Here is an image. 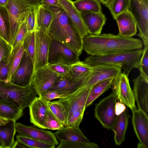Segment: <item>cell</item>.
Returning a JSON list of instances; mask_svg holds the SVG:
<instances>
[{
  "label": "cell",
  "instance_id": "f6af8a7d",
  "mask_svg": "<svg viewBox=\"0 0 148 148\" xmlns=\"http://www.w3.org/2000/svg\"><path fill=\"white\" fill-rule=\"evenodd\" d=\"M35 15L33 10L28 13L26 18V26L28 33L34 31Z\"/></svg>",
  "mask_w": 148,
  "mask_h": 148
},
{
  "label": "cell",
  "instance_id": "8fae6325",
  "mask_svg": "<svg viewBox=\"0 0 148 148\" xmlns=\"http://www.w3.org/2000/svg\"><path fill=\"white\" fill-rule=\"evenodd\" d=\"M34 72L33 62L29 56L24 51L19 64L9 80L16 85L26 86L31 84Z\"/></svg>",
  "mask_w": 148,
  "mask_h": 148
},
{
  "label": "cell",
  "instance_id": "7402d4cb",
  "mask_svg": "<svg viewBox=\"0 0 148 148\" xmlns=\"http://www.w3.org/2000/svg\"><path fill=\"white\" fill-rule=\"evenodd\" d=\"M88 77L76 81L59 76L53 85L48 90L68 92L72 94L82 87Z\"/></svg>",
  "mask_w": 148,
  "mask_h": 148
},
{
  "label": "cell",
  "instance_id": "60d3db41",
  "mask_svg": "<svg viewBox=\"0 0 148 148\" xmlns=\"http://www.w3.org/2000/svg\"><path fill=\"white\" fill-rule=\"evenodd\" d=\"M144 46L138 69L140 73L148 78V44Z\"/></svg>",
  "mask_w": 148,
  "mask_h": 148
},
{
  "label": "cell",
  "instance_id": "603a6c76",
  "mask_svg": "<svg viewBox=\"0 0 148 148\" xmlns=\"http://www.w3.org/2000/svg\"><path fill=\"white\" fill-rule=\"evenodd\" d=\"M129 119L128 110L127 109L116 116L112 130L114 132V140L116 145H120L125 140Z\"/></svg>",
  "mask_w": 148,
  "mask_h": 148
},
{
  "label": "cell",
  "instance_id": "9a60e30c",
  "mask_svg": "<svg viewBox=\"0 0 148 148\" xmlns=\"http://www.w3.org/2000/svg\"><path fill=\"white\" fill-rule=\"evenodd\" d=\"M132 122L135 134L139 140L138 148H148V115L137 108L132 111Z\"/></svg>",
  "mask_w": 148,
  "mask_h": 148
},
{
  "label": "cell",
  "instance_id": "2e32d148",
  "mask_svg": "<svg viewBox=\"0 0 148 148\" xmlns=\"http://www.w3.org/2000/svg\"><path fill=\"white\" fill-rule=\"evenodd\" d=\"M132 81L133 91L138 109L148 115V78L140 73Z\"/></svg>",
  "mask_w": 148,
  "mask_h": 148
},
{
  "label": "cell",
  "instance_id": "1f68e13d",
  "mask_svg": "<svg viewBox=\"0 0 148 148\" xmlns=\"http://www.w3.org/2000/svg\"><path fill=\"white\" fill-rule=\"evenodd\" d=\"M130 3V0H111L105 5L115 19L118 15L128 10Z\"/></svg>",
  "mask_w": 148,
  "mask_h": 148
},
{
  "label": "cell",
  "instance_id": "e575fe53",
  "mask_svg": "<svg viewBox=\"0 0 148 148\" xmlns=\"http://www.w3.org/2000/svg\"><path fill=\"white\" fill-rule=\"evenodd\" d=\"M24 50L31 58L33 64L35 49V31L28 33L22 42Z\"/></svg>",
  "mask_w": 148,
  "mask_h": 148
},
{
  "label": "cell",
  "instance_id": "d4e9b609",
  "mask_svg": "<svg viewBox=\"0 0 148 148\" xmlns=\"http://www.w3.org/2000/svg\"><path fill=\"white\" fill-rule=\"evenodd\" d=\"M23 115V110L15 104L0 100V116L16 122Z\"/></svg>",
  "mask_w": 148,
  "mask_h": 148
},
{
  "label": "cell",
  "instance_id": "f546056e",
  "mask_svg": "<svg viewBox=\"0 0 148 148\" xmlns=\"http://www.w3.org/2000/svg\"><path fill=\"white\" fill-rule=\"evenodd\" d=\"M22 42L19 43L14 48H13L10 53L8 62L9 71L8 80H9L21 60L24 51Z\"/></svg>",
  "mask_w": 148,
  "mask_h": 148
},
{
  "label": "cell",
  "instance_id": "44dd1931",
  "mask_svg": "<svg viewBox=\"0 0 148 148\" xmlns=\"http://www.w3.org/2000/svg\"><path fill=\"white\" fill-rule=\"evenodd\" d=\"M54 134L60 142H90L79 127L64 126Z\"/></svg>",
  "mask_w": 148,
  "mask_h": 148
},
{
  "label": "cell",
  "instance_id": "f5cc1de1",
  "mask_svg": "<svg viewBox=\"0 0 148 148\" xmlns=\"http://www.w3.org/2000/svg\"><path fill=\"white\" fill-rule=\"evenodd\" d=\"M103 4L105 5L108 4L111 0H98Z\"/></svg>",
  "mask_w": 148,
  "mask_h": 148
},
{
  "label": "cell",
  "instance_id": "4fadbf2b",
  "mask_svg": "<svg viewBox=\"0 0 148 148\" xmlns=\"http://www.w3.org/2000/svg\"><path fill=\"white\" fill-rule=\"evenodd\" d=\"M93 86L82 88L68 96L58 100L64 109L67 121L74 111L86 108L85 104Z\"/></svg>",
  "mask_w": 148,
  "mask_h": 148
},
{
  "label": "cell",
  "instance_id": "3957f363",
  "mask_svg": "<svg viewBox=\"0 0 148 148\" xmlns=\"http://www.w3.org/2000/svg\"><path fill=\"white\" fill-rule=\"evenodd\" d=\"M143 51L141 49L106 56L91 55L83 62L92 66L103 64L116 65L123 69L128 76L132 69L138 68Z\"/></svg>",
  "mask_w": 148,
  "mask_h": 148
},
{
  "label": "cell",
  "instance_id": "4316f807",
  "mask_svg": "<svg viewBox=\"0 0 148 148\" xmlns=\"http://www.w3.org/2000/svg\"><path fill=\"white\" fill-rule=\"evenodd\" d=\"M92 69V66L80 61L71 65L70 79L74 81L80 80L88 76Z\"/></svg>",
  "mask_w": 148,
  "mask_h": 148
},
{
  "label": "cell",
  "instance_id": "83f0119b",
  "mask_svg": "<svg viewBox=\"0 0 148 148\" xmlns=\"http://www.w3.org/2000/svg\"><path fill=\"white\" fill-rule=\"evenodd\" d=\"M113 78L99 82L93 86L87 99L85 105L86 108L91 105L101 95L111 88V82Z\"/></svg>",
  "mask_w": 148,
  "mask_h": 148
},
{
  "label": "cell",
  "instance_id": "816d5d0a",
  "mask_svg": "<svg viewBox=\"0 0 148 148\" xmlns=\"http://www.w3.org/2000/svg\"><path fill=\"white\" fill-rule=\"evenodd\" d=\"M9 0H0V6H5Z\"/></svg>",
  "mask_w": 148,
  "mask_h": 148
},
{
  "label": "cell",
  "instance_id": "d6986e66",
  "mask_svg": "<svg viewBox=\"0 0 148 148\" xmlns=\"http://www.w3.org/2000/svg\"><path fill=\"white\" fill-rule=\"evenodd\" d=\"M80 14L89 34L94 35L101 33L107 20L102 12L86 11Z\"/></svg>",
  "mask_w": 148,
  "mask_h": 148
},
{
  "label": "cell",
  "instance_id": "d6a6232c",
  "mask_svg": "<svg viewBox=\"0 0 148 148\" xmlns=\"http://www.w3.org/2000/svg\"><path fill=\"white\" fill-rule=\"evenodd\" d=\"M48 108L53 115L64 125L66 123L64 109L58 100L49 101L47 102Z\"/></svg>",
  "mask_w": 148,
  "mask_h": 148
},
{
  "label": "cell",
  "instance_id": "52a82bcc",
  "mask_svg": "<svg viewBox=\"0 0 148 148\" xmlns=\"http://www.w3.org/2000/svg\"><path fill=\"white\" fill-rule=\"evenodd\" d=\"M117 98L113 92L95 104L94 116L105 128L112 130L116 117L115 106Z\"/></svg>",
  "mask_w": 148,
  "mask_h": 148
},
{
  "label": "cell",
  "instance_id": "f1b7e54d",
  "mask_svg": "<svg viewBox=\"0 0 148 148\" xmlns=\"http://www.w3.org/2000/svg\"><path fill=\"white\" fill-rule=\"evenodd\" d=\"M0 38L10 44V23L5 6H0Z\"/></svg>",
  "mask_w": 148,
  "mask_h": 148
},
{
  "label": "cell",
  "instance_id": "484cf974",
  "mask_svg": "<svg viewBox=\"0 0 148 148\" xmlns=\"http://www.w3.org/2000/svg\"><path fill=\"white\" fill-rule=\"evenodd\" d=\"M16 122L9 120L5 124L0 125V136L3 144V148H12L14 143L16 134Z\"/></svg>",
  "mask_w": 148,
  "mask_h": 148
},
{
  "label": "cell",
  "instance_id": "8992f818",
  "mask_svg": "<svg viewBox=\"0 0 148 148\" xmlns=\"http://www.w3.org/2000/svg\"><path fill=\"white\" fill-rule=\"evenodd\" d=\"M139 30L137 35L144 46L148 44V0H130L128 10Z\"/></svg>",
  "mask_w": 148,
  "mask_h": 148
},
{
  "label": "cell",
  "instance_id": "d590c367",
  "mask_svg": "<svg viewBox=\"0 0 148 148\" xmlns=\"http://www.w3.org/2000/svg\"><path fill=\"white\" fill-rule=\"evenodd\" d=\"M94 142H60L56 148H98Z\"/></svg>",
  "mask_w": 148,
  "mask_h": 148
},
{
  "label": "cell",
  "instance_id": "30bf717a",
  "mask_svg": "<svg viewBox=\"0 0 148 148\" xmlns=\"http://www.w3.org/2000/svg\"><path fill=\"white\" fill-rule=\"evenodd\" d=\"M34 31V72L48 64V59L51 40V36L47 29H40Z\"/></svg>",
  "mask_w": 148,
  "mask_h": 148
},
{
  "label": "cell",
  "instance_id": "ab89813d",
  "mask_svg": "<svg viewBox=\"0 0 148 148\" xmlns=\"http://www.w3.org/2000/svg\"><path fill=\"white\" fill-rule=\"evenodd\" d=\"M85 108H81L73 112L67 121L65 127H79L82 121Z\"/></svg>",
  "mask_w": 148,
  "mask_h": 148
},
{
  "label": "cell",
  "instance_id": "f907efd6",
  "mask_svg": "<svg viewBox=\"0 0 148 148\" xmlns=\"http://www.w3.org/2000/svg\"><path fill=\"white\" fill-rule=\"evenodd\" d=\"M8 121V119L0 116V125L5 124Z\"/></svg>",
  "mask_w": 148,
  "mask_h": 148
},
{
  "label": "cell",
  "instance_id": "c3c4849f",
  "mask_svg": "<svg viewBox=\"0 0 148 148\" xmlns=\"http://www.w3.org/2000/svg\"><path fill=\"white\" fill-rule=\"evenodd\" d=\"M28 4L35 7L40 5L42 0H20Z\"/></svg>",
  "mask_w": 148,
  "mask_h": 148
},
{
  "label": "cell",
  "instance_id": "cb8c5ba5",
  "mask_svg": "<svg viewBox=\"0 0 148 148\" xmlns=\"http://www.w3.org/2000/svg\"><path fill=\"white\" fill-rule=\"evenodd\" d=\"M33 10L35 15L34 31L42 29L48 30L53 18L51 10L41 4L34 8Z\"/></svg>",
  "mask_w": 148,
  "mask_h": 148
},
{
  "label": "cell",
  "instance_id": "5bb4252c",
  "mask_svg": "<svg viewBox=\"0 0 148 148\" xmlns=\"http://www.w3.org/2000/svg\"><path fill=\"white\" fill-rule=\"evenodd\" d=\"M16 130L19 135L28 137L56 145L59 142L54 133L34 126H27L21 123H15Z\"/></svg>",
  "mask_w": 148,
  "mask_h": 148
},
{
  "label": "cell",
  "instance_id": "836d02e7",
  "mask_svg": "<svg viewBox=\"0 0 148 148\" xmlns=\"http://www.w3.org/2000/svg\"><path fill=\"white\" fill-rule=\"evenodd\" d=\"M16 138L28 148H54L56 146L54 144L32 138L21 136L19 135L16 136Z\"/></svg>",
  "mask_w": 148,
  "mask_h": 148
},
{
  "label": "cell",
  "instance_id": "7a4b0ae2",
  "mask_svg": "<svg viewBox=\"0 0 148 148\" xmlns=\"http://www.w3.org/2000/svg\"><path fill=\"white\" fill-rule=\"evenodd\" d=\"M51 11L53 18L49 34L79 56L83 50L82 38L74 28L68 15L60 7L45 6Z\"/></svg>",
  "mask_w": 148,
  "mask_h": 148
},
{
  "label": "cell",
  "instance_id": "9c48e42d",
  "mask_svg": "<svg viewBox=\"0 0 148 148\" xmlns=\"http://www.w3.org/2000/svg\"><path fill=\"white\" fill-rule=\"evenodd\" d=\"M112 92L120 102L132 111L136 108L135 99L129 83L128 76L125 72H121L112 79L111 84Z\"/></svg>",
  "mask_w": 148,
  "mask_h": 148
},
{
  "label": "cell",
  "instance_id": "ac0fdd59",
  "mask_svg": "<svg viewBox=\"0 0 148 148\" xmlns=\"http://www.w3.org/2000/svg\"><path fill=\"white\" fill-rule=\"evenodd\" d=\"M29 107L31 122L35 126L44 129L49 110L47 102L39 97H36Z\"/></svg>",
  "mask_w": 148,
  "mask_h": 148
},
{
  "label": "cell",
  "instance_id": "7c38bea8",
  "mask_svg": "<svg viewBox=\"0 0 148 148\" xmlns=\"http://www.w3.org/2000/svg\"><path fill=\"white\" fill-rule=\"evenodd\" d=\"M59 77L51 70L48 64L34 72L30 84L39 96L49 89Z\"/></svg>",
  "mask_w": 148,
  "mask_h": 148
},
{
  "label": "cell",
  "instance_id": "74e56055",
  "mask_svg": "<svg viewBox=\"0 0 148 148\" xmlns=\"http://www.w3.org/2000/svg\"><path fill=\"white\" fill-rule=\"evenodd\" d=\"M71 94L68 92L47 90L42 92L39 96L47 102L53 99L65 97Z\"/></svg>",
  "mask_w": 148,
  "mask_h": 148
},
{
  "label": "cell",
  "instance_id": "7dc6e473",
  "mask_svg": "<svg viewBox=\"0 0 148 148\" xmlns=\"http://www.w3.org/2000/svg\"><path fill=\"white\" fill-rule=\"evenodd\" d=\"M40 4L43 6H60L58 0H42Z\"/></svg>",
  "mask_w": 148,
  "mask_h": 148
},
{
  "label": "cell",
  "instance_id": "8d00e7d4",
  "mask_svg": "<svg viewBox=\"0 0 148 148\" xmlns=\"http://www.w3.org/2000/svg\"><path fill=\"white\" fill-rule=\"evenodd\" d=\"M63 127L64 125L56 118L49 109L44 125V129L59 130Z\"/></svg>",
  "mask_w": 148,
  "mask_h": 148
},
{
  "label": "cell",
  "instance_id": "6da1fadb",
  "mask_svg": "<svg viewBox=\"0 0 148 148\" xmlns=\"http://www.w3.org/2000/svg\"><path fill=\"white\" fill-rule=\"evenodd\" d=\"M82 47L88 54L97 56H106L141 49L139 39L112 34H88L82 38Z\"/></svg>",
  "mask_w": 148,
  "mask_h": 148
},
{
  "label": "cell",
  "instance_id": "7bdbcfd3",
  "mask_svg": "<svg viewBox=\"0 0 148 148\" xmlns=\"http://www.w3.org/2000/svg\"><path fill=\"white\" fill-rule=\"evenodd\" d=\"M10 53L0 61L1 80L5 81L8 80L9 71L8 62Z\"/></svg>",
  "mask_w": 148,
  "mask_h": 148
},
{
  "label": "cell",
  "instance_id": "ba28073f",
  "mask_svg": "<svg viewBox=\"0 0 148 148\" xmlns=\"http://www.w3.org/2000/svg\"><path fill=\"white\" fill-rule=\"evenodd\" d=\"M50 36L48 59L49 64L61 63L71 66L80 61L79 56L72 50Z\"/></svg>",
  "mask_w": 148,
  "mask_h": 148
},
{
  "label": "cell",
  "instance_id": "681fc988",
  "mask_svg": "<svg viewBox=\"0 0 148 148\" xmlns=\"http://www.w3.org/2000/svg\"><path fill=\"white\" fill-rule=\"evenodd\" d=\"M12 148H26L28 147L22 142L17 139V140L14 142Z\"/></svg>",
  "mask_w": 148,
  "mask_h": 148
},
{
  "label": "cell",
  "instance_id": "5b68a950",
  "mask_svg": "<svg viewBox=\"0 0 148 148\" xmlns=\"http://www.w3.org/2000/svg\"><path fill=\"white\" fill-rule=\"evenodd\" d=\"M5 7L10 20V44L12 46L20 25L29 12L34 7L20 0H9Z\"/></svg>",
  "mask_w": 148,
  "mask_h": 148
},
{
  "label": "cell",
  "instance_id": "ee69618b",
  "mask_svg": "<svg viewBox=\"0 0 148 148\" xmlns=\"http://www.w3.org/2000/svg\"><path fill=\"white\" fill-rule=\"evenodd\" d=\"M0 61L11 52L12 46L6 41L0 38Z\"/></svg>",
  "mask_w": 148,
  "mask_h": 148
},
{
  "label": "cell",
  "instance_id": "4dcf8cb0",
  "mask_svg": "<svg viewBox=\"0 0 148 148\" xmlns=\"http://www.w3.org/2000/svg\"><path fill=\"white\" fill-rule=\"evenodd\" d=\"M73 4L80 13L86 11L102 12L101 2L98 0H76Z\"/></svg>",
  "mask_w": 148,
  "mask_h": 148
},
{
  "label": "cell",
  "instance_id": "f35d334b",
  "mask_svg": "<svg viewBox=\"0 0 148 148\" xmlns=\"http://www.w3.org/2000/svg\"><path fill=\"white\" fill-rule=\"evenodd\" d=\"M49 65L51 70L59 76L70 79L69 73L71 66L61 63L49 64Z\"/></svg>",
  "mask_w": 148,
  "mask_h": 148
},
{
  "label": "cell",
  "instance_id": "bcb514c9",
  "mask_svg": "<svg viewBox=\"0 0 148 148\" xmlns=\"http://www.w3.org/2000/svg\"><path fill=\"white\" fill-rule=\"evenodd\" d=\"M126 108L125 105L120 102H116L115 106V113L118 115L125 110Z\"/></svg>",
  "mask_w": 148,
  "mask_h": 148
},
{
  "label": "cell",
  "instance_id": "b9f144b4",
  "mask_svg": "<svg viewBox=\"0 0 148 148\" xmlns=\"http://www.w3.org/2000/svg\"><path fill=\"white\" fill-rule=\"evenodd\" d=\"M27 15L18 29L12 46V48H14L19 43L22 42L28 33L26 26Z\"/></svg>",
  "mask_w": 148,
  "mask_h": 148
},
{
  "label": "cell",
  "instance_id": "11a10c76",
  "mask_svg": "<svg viewBox=\"0 0 148 148\" xmlns=\"http://www.w3.org/2000/svg\"><path fill=\"white\" fill-rule=\"evenodd\" d=\"M0 45H1V43H0Z\"/></svg>",
  "mask_w": 148,
  "mask_h": 148
},
{
  "label": "cell",
  "instance_id": "e0dca14e",
  "mask_svg": "<svg viewBox=\"0 0 148 148\" xmlns=\"http://www.w3.org/2000/svg\"><path fill=\"white\" fill-rule=\"evenodd\" d=\"M61 7L69 18L73 27L83 38L89 34L80 13L73 5L72 0H58Z\"/></svg>",
  "mask_w": 148,
  "mask_h": 148
},
{
  "label": "cell",
  "instance_id": "277c9868",
  "mask_svg": "<svg viewBox=\"0 0 148 148\" xmlns=\"http://www.w3.org/2000/svg\"><path fill=\"white\" fill-rule=\"evenodd\" d=\"M36 95L31 84L21 87L0 80V100L13 103L22 110L29 107Z\"/></svg>",
  "mask_w": 148,
  "mask_h": 148
},
{
  "label": "cell",
  "instance_id": "db71d44e",
  "mask_svg": "<svg viewBox=\"0 0 148 148\" xmlns=\"http://www.w3.org/2000/svg\"><path fill=\"white\" fill-rule=\"evenodd\" d=\"M0 148H3V144L0 136Z\"/></svg>",
  "mask_w": 148,
  "mask_h": 148
},
{
  "label": "cell",
  "instance_id": "ffe728a7",
  "mask_svg": "<svg viewBox=\"0 0 148 148\" xmlns=\"http://www.w3.org/2000/svg\"><path fill=\"white\" fill-rule=\"evenodd\" d=\"M115 20L117 22L119 27V35L131 37L136 35L137 32L136 23L128 10L118 15Z\"/></svg>",
  "mask_w": 148,
  "mask_h": 148
}]
</instances>
